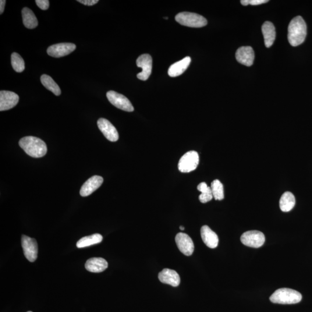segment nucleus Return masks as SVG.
<instances>
[{
    "mask_svg": "<svg viewBox=\"0 0 312 312\" xmlns=\"http://www.w3.org/2000/svg\"><path fill=\"white\" fill-rule=\"evenodd\" d=\"M262 32L264 35L265 47H272L276 38V30L274 24L271 22H265L262 26Z\"/></svg>",
    "mask_w": 312,
    "mask_h": 312,
    "instance_id": "obj_20",
    "label": "nucleus"
},
{
    "mask_svg": "<svg viewBox=\"0 0 312 312\" xmlns=\"http://www.w3.org/2000/svg\"><path fill=\"white\" fill-rule=\"evenodd\" d=\"M211 188L213 196L216 200L221 201L224 199V187L220 180H214L211 183Z\"/></svg>",
    "mask_w": 312,
    "mask_h": 312,
    "instance_id": "obj_26",
    "label": "nucleus"
},
{
    "mask_svg": "<svg viewBox=\"0 0 312 312\" xmlns=\"http://www.w3.org/2000/svg\"><path fill=\"white\" fill-rule=\"evenodd\" d=\"M177 22L182 25L190 27L200 28L207 25V20L197 13L183 12L175 16Z\"/></svg>",
    "mask_w": 312,
    "mask_h": 312,
    "instance_id": "obj_4",
    "label": "nucleus"
},
{
    "mask_svg": "<svg viewBox=\"0 0 312 312\" xmlns=\"http://www.w3.org/2000/svg\"><path fill=\"white\" fill-rule=\"evenodd\" d=\"M158 279L162 283L173 287L179 286L180 283V276L178 273L172 269L168 268L164 269L159 273Z\"/></svg>",
    "mask_w": 312,
    "mask_h": 312,
    "instance_id": "obj_16",
    "label": "nucleus"
},
{
    "mask_svg": "<svg viewBox=\"0 0 312 312\" xmlns=\"http://www.w3.org/2000/svg\"><path fill=\"white\" fill-rule=\"evenodd\" d=\"M76 48V45L72 43H60L49 47L47 53L53 58H59L70 55Z\"/></svg>",
    "mask_w": 312,
    "mask_h": 312,
    "instance_id": "obj_11",
    "label": "nucleus"
},
{
    "mask_svg": "<svg viewBox=\"0 0 312 312\" xmlns=\"http://www.w3.org/2000/svg\"><path fill=\"white\" fill-rule=\"evenodd\" d=\"M307 27L303 17L298 16L291 21L288 27V40L293 47L302 44L306 40Z\"/></svg>",
    "mask_w": 312,
    "mask_h": 312,
    "instance_id": "obj_1",
    "label": "nucleus"
},
{
    "mask_svg": "<svg viewBox=\"0 0 312 312\" xmlns=\"http://www.w3.org/2000/svg\"><path fill=\"white\" fill-rule=\"evenodd\" d=\"M11 65L13 70L17 73H22L25 69V64L23 58L15 52L11 55Z\"/></svg>",
    "mask_w": 312,
    "mask_h": 312,
    "instance_id": "obj_27",
    "label": "nucleus"
},
{
    "mask_svg": "<svg viewBox=\"0 0 312 312\" xmlns=\"http://www.w3.org/2000/svg\"><path fill=\"white\" fill-rule=\"evenodd\" d=\"M108 267V262L104 258L100 257L91 258L85 264V268L87 270L93 273L103 272Z\"/></svg>",
    "mask_w": 312,
    "mask_h": 312,
    "instance_id": "obj_18",
    "label": "nucleus"
},
{
    "mask_svg": "<svg viewBox=\"0 0 312 312\" xmlns=\"http://www.w3.org/2000/svg\"><path fill=\"white\" fill-rule=\"evenodd\" d=\"M37 6L42 10H47L49 7V1L48 0H36L35 1Z\"/></svg>",
    "mask_w": 312,
    "mask_h": 312,
    "instance_id": "obj_29",
    "label": "nucleus"
},
{
    "mask_svg": "<svg viewBox=\"0 0 312 312\" xmlns=\"http://www.w3.org/2000/svg\"><path fill=\"white\" fill-rule=\"evenodd\" d=\"M197 189L201 194L199 196V200L202 203H207L214 198L213 196L211 188L208 186L205 182H202L198 184Z\"/></svg>",
    "mask_w": 312,
    "mask_h": 312,
    "instance_id": "obj_25",
    "label": "nucleus"
},
{
    "mask_svg": "<svg viewBox=\"0 0 312 312\" xmlns=\"http://www.w3.org/2000/svg\"><path fill=\"white\" fill-rule=\"evenodd\" d=\"M201 235L203 242L208 247L215 249L218 246L219 237L217 234L213 232L208 226L202 227Z\"/></svg>",
    "mask_w": 312,
    "mask_h": 312,
    "instance_id": "obj_17",
    "label": "nucleus"
},
{
    "mask_svg": "<svg viewBox=\"0 0 312 312\" xmlns=\"http://www.w3.org/2000/svg\"><path fill=\"white\" fill-rule=\"evenodd\" d=\"M5 3L6 1H5V0H1V1H0V14H1V15L3 11H4Z\"/></svg>",
    "mask_w": 312,
    "mask_h": 312,
    "instance_id": "obj_31",
    "label": "nucleus"
},
{
    "mask_svg": "<svg viewBox=\"0 0 312 312\" xmlns=\"http://www.w3.org/2000/svg\"><path fill=\"white\" fill-rule=\"evenodd\" d=\"M97 125L106 139L111 142H116L119 140L118 131L109 120L100 118L98 120Z\"/></svg>",
    "mask_w": 312,
    "mask_h": 312,
    "instance_id": "obj_13",
    "label": "nucleus"
},
{
    "mask_svg": "<svg viewBox=\"0 0 312 312\" xmlns=\"http://www.w3.org/2000/svg\"><path fill=\"white\" fill-rule=\"evenodd\" d=\"M302 298L301 294L296 290L282 288L276 290L269 300L274 304H295L301 302Z\"/></svg>",
    "mask_w": 312,
    "mask_h": 312,
    "instance_id": "obj_3",
    "label": "nucleus"
},
{
    "mask_svg": "<svg viewBox=\"0 0 312 312\" xmlns=\"http://www.w3.org/2000/svg\"><path fill=\"white\" fill-rule=\"evenodd\" d=\"M240 240L245 246L258 248L263 245L265 237L263 233L257 230H252L243 233L240 237Z\"/></svg>",
    "mask_w": 312,
    "mask_h": 312,
    "instance_id": "obj_6",
    "label": "nucleus"
},
{
    "mask_svg": "<svg viewBox=\"0 0 312 312\" xmlns=\"http://www.w3.org/2000/svg\"><path fill=\"white\" fill-rule=\"evenodd\" d=\"M296 205V198L292 193L286 191L280 200L279 205L281 211L288 212L292 211Z\"/></svg>",
    "mask_w": 312,
    "mask_h": 312,
    "instance_id": "obj_21",
    "label": "nucleus"
},
{
    "mask_svg": "<svg viewBox=\"0 0 312 312\" xmlns=\"http://www.w3.org/2000/svg\"><path fill=\"white\" fill-rule=\"evenodd\" d=\"M180 229L181 230H184V228L183 226H180Z\"/></svg>",
    "mask_w": 312,
    "mask_h": 312,
    "instance_id": "obj_32",
    "label": "nucleus"
},
{
    "mask_svg": "<svg viewBox=\"0 0 312 312\" xmlns=\"http://www.w3.org/2000/svg\"><path fill=\"white\" fill-rule=\"evenodd\" d=\"M18 95L12 91H0V111H4L15 107L18 103Z\"/></svg>",
    "mask_w": 312,
    "mask_h": 312,
    "instance_id": "obj_12",
    "label": "nucleus"
},
{
    "mask_svg": "<svg viewBox=\"0 0 312 312\" xmlns=\"http://www.w3.org/2000/svg\"><path fill=\"white\" fill-rule=\"evenodd\" d=\"M237 62L247 67L253 65L254 60V52L250 47H242L237 49L236 54Z\"/></svg>",
    "mask_w": 312,
    "mask_h": 312,
    "instance_id": "obj_15",
    "label": "nucleus"
},
{
    "mask_svg": "<svg viewBox=\"0 0 312 312\" xmlns=\"http://www.w3.org/2000/svg\"><path fill=\"white\" fill-rule=\"evenodd\" d=\"M191 63L190 57H186L180 61L173 64L169 67L168 74L169 77H176L181 76L188 69Z\"/></svg>",
    "mask_w": 312,
    "mask_h": 312,
    "instance_id": "obj_19",
    "label": "nucleus"
},
{
    "mask_svg": "<svg viewBox=\"0 0 312 312\" xmlns=\"http://www.w3.org/2000/svg\"><path fill=\"white\" fill-rule=\"evenodd\" d=\"M102 239L103 237L101 234H94L91 235L84 236L78 240L77 246L78 248H83L94 245V244L101 243Z\"/></svg>",
    "mask_w": 312,
    "mask_h": 312,
    "instance_id": "obj_23",
    "label": "nucleus"
},
{
    "mask_svg": "<svg viewBox=\"0 0 312 312\" xmlns=\"http://www.w3.org/2000/svg\"><path fill=\"white\" fill-rule=\"evenodd\" d=\"M106 97L109 101L116 108L126 112L134 111V108L132 104L125 95L114 91H109L106 93Z\"/></svg>",
    "mask_w": 312,
    "mask_h": 312,
    "instance_id": "obj_7",
    "label": "nucleus"
},
{
    "mask_svg": "<svg viewBox=\"0 0 312 312\" xmlns=\"http://www.w3.org/2000/svg\"><path fill=\"white\" fill-rule=\"evenodd\" d=\"M31 312V311H29V312Z\"/></svg>",
    "mask_w": 312,
    "mask_h": 312,
    "instance_id": "obj_33",
    "label": "nucleus"
},
{
    "mask_svg": "<svg viewBox=\"0 0 312 312\" xmlns=\"http://www.w3.org/2000/svg\"><path fill=\"white\" fill-rule=\"evenodd\" d=\"M19 146L32 157H42L47 153V145L44 141L37 137H23L19 141Z\"/></svg>",
    "mask_w": 312,
    "mask_h": 312,
    "instance_id": "obj_2",
    "label": "nucleus"
},
{
    "mask_svg": "<svg viewBox=\"0 0 312 312\" xmlns=\"http://www.w3.org/2000/svg\"><path fill=\"white\" fill-rule=\"evenodd\" d=\"M77 1L87 6L94 5L98 2V0H78Z\"/></svg>",
    "mask_w": 312,
    "mask_h": 312,
    "instance_id": "obj_30",
    "label": "nucleus"
},
{
    "mask_svg": "<svg viewBox=\"0 0 312 312\" xmlns=\"http://www.w3.org/2000/svg\"><path fill=\"white\" fill-rule=\"evenodd\" d=\"M41 81L45 87L47 88L48 90L52 91L57 96L61 94V90H60L58 84L53 80L50 76L45 75V74L42 75L41 77Z\"/></svg>",
    "mask_w": 312,
    "mask_h": 312,
    "instance_id": "obj_24",
    "label": "nucleus"
},
{
    "mask_svg": "<svg viewBox=\"0 0 312 312\" xmlns=\"http://www.w3.org/2000/svg\"><path fill=\"white\" fill-rule=\"evenodd\" d=\"M268 0H241L242 5L247 6L248 5H258L268 2Z\"/></svg>",
    "mask_w": 312,
    "mask_h": 312,
    "instance_id": "obj_28",
    "label": "nucleus"
},
{
    "mask_svg": "<svg viewBox=\"0 0 312 312\" xmlns=\"http://www.w3.org/2000/svg\"><path fill=\"white\" fill-rule=\"evenodd\" d=\"M22 246L24 254L27 259L33 262L38 256V244L36 240L26 235L22 236Z\"/></svg>",
    "mask_w": 312,
    "mask_h": 312,
    "instance_id": "obj_8",
    "label": "nucleus"
},
{
    "mask_svg": "<svg viewBox=\"0 0 312 312\" xmlns=\"http://www.w3.org/2000/svg\"><path fill=\"white\" fill-rule=\"evenodd\" d=\"M103 181V178L100 176L95 175L92 176L81 186L80 190V196L82 197L90 196V194L101 186Z\"/></svg>",
    "mask_w": 312,
    "mask_h": 312,
    "instance_id": "obj_14",
    "label": "nucleus"
},
{
    "mask_svg": "<svg viewBox=\"0 0 312 312\" xmlns=\"http://www.w3.org/2000/svg\"><path fill=\"white\" fill-rule=\"evenodd\" d=\"M137 66L142 69L141 73L138 74L137 78L141 80H147L152 74V58L151 55L144 54L137 60Z\"/></svg>",
    "mask_w": 312,
    "mask_h": 312,
    "instance_id": "obj_9",
    "label": "nucleus"
},
{
    "mask_svg": "<svg viewBox=\"0 0 312 312\" xmlns=\"http://www.w3.org/2000/svg\"><path fill=\"white\" fill-rule=\"evenodd\" d=\"M199 164V156L197 152L191 151L184 154L178 163L180 172L188 173L194 171Z\"/></svg>",
    "mask_w": 312,
    "mask_h": 312,
    "instance_id": "obj_5",
    "label": "nucleus"
},
{
    "mask_svg": "<svg viewBox=\"0 0 312 312\" xmlns=\"http://www.w3.org/2000/svg\"><path fill=\"white\" fill-rule=\"evenodd\" d=\"M175 242L178 249L183 254L187 256L192 255L194 250V243L187 234L178 233L175 237Z\"/></svg>",
    "mask_w": 312,
    "mask_h": 312,
    "instance_id": "obj_10",
    "label": "nucleus"
},
{
    "mask_svg": "<svg viewBox=\"0 0 312 312\" xmlns=\"http://www.w3.org/2000/svg\"><path fill=\"white\" fill-rule=\"evenodd\" d=\"M22 18L24 26L29 29H33L38 26V20L32 10L28 8L22 9Z\"/></svg>",
    "mask_w": 312,
    "mask_h": 312,
    "instance_id": "obj_22",
    "label": "nucleus"
}]
</instances>
